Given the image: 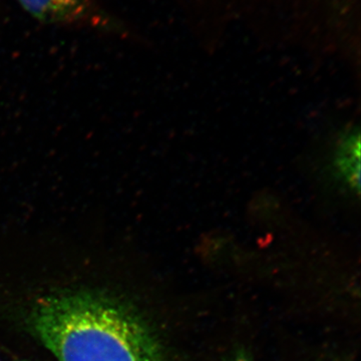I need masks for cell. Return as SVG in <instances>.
Instances as JSON below:
<instances>
[{
  "instance_id": "cell-3",
  "label": "cell",
  "mask_w": 361,
  "mask_h": 361,
  "mask_svg": "<svg viewBox=\"0 0 361 361\" xmlns=\"http://www.w3.org/2000/svg\"><path fill=\"white\" fill-rule=\"evenodd\" d=\"M332 172L339 184L360 192V137L358 129H349L339 137L332 157Z\"/></svg>"
},
{
  "instance_id": "cell-1",
  "label": "cell",
  "mask_w": 361,
  "mask_h": 361,
  "mask_svg": "<svg viewBox=\"0 0 361 361\" xmlns=\"http://www.w3.org/2000/svg\"><path fill=\"white\" fill-rule=\"evenodd\" d=\"M28 329L59 361H165L160 341L130 306L87 291L39 298Z\"/></svg>"
},
{
  "instance_id": "cell-4",
  "label": "cell",
  "mask_w": 361,
  "mask_h": 361,
  "mask_svg": "<svg viewBox=\"0 0 361 361\" xmlns=\"http://www.w3.org/2000/svg\"><path fill=\"white\" fill-rule=\"evenodd\" d=\"M225 361H253L252 360L250 355L247 353L243 349H240L238 351H235L231 355L228 356Z\"/></svg>"
},
{
  "instance_id": "cell-2",
  "label": "cell",
  "mask_w": 361,
  "mask_h": 361,
  "mask_svg": "<svg viewBox=\"0 0 361 361\" xmlns=\"http://www.w3.org/2000/svg\"><path fill=\"white\" fill-rule=\"evenodd\" d=\"M23 11L49 25H94L106 27L109 16L99 0H16Z\"/></svg>"
}]
</instances>
